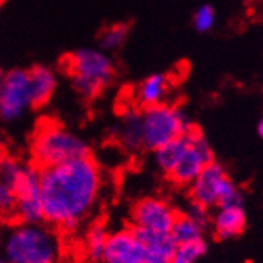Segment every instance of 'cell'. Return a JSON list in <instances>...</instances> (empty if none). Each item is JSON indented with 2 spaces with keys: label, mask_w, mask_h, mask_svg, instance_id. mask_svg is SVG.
<instances>
[{
  "label": "cell",
  "mask_w": 263,
  "mask_h": 263,
  "mask_svg": "<svg viewBox=\"0 0 263 263\" xmlns=\"http://www.w3.org/2000/svg\"><path fill=\"white\" fill-rule=\"evenodd\" d=\"M102 189L100 168L89 155L41 170L44 220L73 231L96 207Z\"/></svg>",
  "instance_id": "obj_1"
},
{
  "label": "cell",
  "mask_w": 263,
  "mask_h": 263,
  "mask_svg": "<svg viewBox=\"0 0 263 263\" xmlns=\"http://www.w3.org/2000/svg\"><path fill=\"white\" fill-rule=\"evenodd\" d=\"M2 250L8 263H57L60 242L49 228L23 223L7 233Z\"/></svg>",
  "instance_id": "obj_2"
},
{
  "label": "cell",
  "mask_w": 263,
  "mask_h": 263,
  "mask_svg": "<svg viewBox=\"0 0 263 263\" xmlns=\"http://www.w3.org/2000/svg\"><path fill=\"white\" fill-rule=\"evenodd\" d=\"M32 158L41 168L55 166L89 155L87 144L55 123H44L34 134Z\"/></svg>",
  "instance_id": "obj_3"
},
{
  "label": "cell",
  "mask_w": 263,
  "mask_h": 263,
  "mask_svg": "<svg viewBox=\"0 0 263 263\" xmlns=\"http://www.w3.org/2000/svg\"><path fill=\"white\" fill-rule=\"evenodd\" d=\"M66 70L71 76L74 89L86 99L97 97L113 78L110 57L92 49L78 50L68 57Z\"/></svg>",
  "instance_id": "obj_4"
},
{
  "label": "cell",
  "mask_w": 263,
  "mask_h": 263,
  "mask_svg": "<svg viewBox=\"0 0 263 263\" xmlns=\"http://www.w3.org/2000/svg\"><path fill=\"white\" fill-rule=\"evenodd\" d=\"M142 145L145 148L162 147L163 144L187 134L194 126L181 108L168 104L147 107L142 113Z\"/></svg>",
  "instance_id": "obj_5"
},
{
  "label": "cell",
  "mask_w": 263,
  "mask_h": 263,
  "mask_svg": "<svg viewBox=\"0 0 263 263\" xmlns=\"http://www.w3.org/2000/svg\"><path fill=\"white\" fill-rule=\"evenodd\" d=\"M192 200L203 207H230V205H242L244 194L234 182L228 178L224 168L210 162L199 176L191 182Z\"/></svg>",
  "instance_id": "obj_6"
},
{
  "label": "cell",
  "mask_w": 263,
  "mask_h": 263,
  "mask_svg": "<svg viewBox=\"0 0 263 263\" xmlns=\"http://www.w3.org/2000/svg\"><path fill=\"white\" fill-rule=\"evenodd\" d=\"M210 162H213V152L209 141L200 131L192 128L186 134L184 152L181 154L175 168L170 171V178L181 186L191 184Z\"/></svg>",
  "instance_id": "obj_7"
},
{
  "label": "cell",
  "mask_w": 263,
  "mask_h": 263,
  "mask_svg": "<svg viewBox=\"0 0 263 263\" xmlns=\"http://www.w3.org/2000/svg\"><path fill=\"white\" fill-rule=\"evenodd\" d=\"M15 213L23 223L36 224L44 220L42 196H41V171L36 166H25L18 179L13 182Z\"/></svg>",
  "instance_id": "obj_8"
},
{
  "label": "cell",
  "mask_w": 263,
  "mask_h": 263,
  "mask_svg": "<svg viewBox=\"0 0 263 263\" xmlns=\"http://www.w3.org/2000/svg\"><path fill=\"white\" fill-rule=\"evenodd\" d=\"M31 107L29 76L25 70H11L0 78V118L13 121Z\"/></svg>",
  "instance_id": "obj_9"
},
{
  "label": "cell",
  "mask_w": 263,
  "mask_h": 263,
  "mask_svg": "<svg viewBox=\"0 0 263 263\" xmlns=\"http://www.w3.org/2000/svg\"><path fill=\"white\" fill-rule=\"evenodd\" d=\"M176 216L175 209L170 203L157 197L142 199L133 209L134 230L155 234H170Z\"/></svg>",
  "instance_id": "obj_10"
},
{
  "label": "cell",
  "mask_w": 263,
  "mask_h": 263,
  "mask_svg": "<svg viewBox=\"0 0 263 263\" xmlns=\"http://www.w3.org/2000/svg\"><path fill=\"white\" fill-rule=\"evenodd\" d=\"M145 247L134 230H120L108 234L100 263H141Z\"/></svg>",
  "instance_id": "obj_11"
},
{
  "label": "cell",
  "mask_w": 263,
  "mask_h": 263,
  "mask_svg": "<svg viewBox=\"0 0 263 263\" xmlns=\"http://www.w3.org/2000/svg\"><path fill=\"white\" fill-rule=\"evenodd\" d=\"M246 228V212L242 205L218 207L213 216V230L221 239H231L239 236Z\"/></svg>",
  "instance_id": "obj_12"
},
{
  "label": "cell",
  "mask_w": 263,
  "mask_h": 263,
  "mask_svg": "<svg viewBox=\"0 0 263 263\" xmlns=\"http://www.w3.org/2000/svg\"><path fill=\"white\" fill-rule=\"evenodd\" d=\"M29 76V96H31V105L39 107L47 102L57 86L55 74L45 66H34Z\"/></svg>",
  "instance_id": "obj_13"
},
{
  "label": "cell",
  "mask_w": 263,
  "mask_h": 263,
  "mask_svg": "<svg viewBox=\"0 0 263 263\" xmlns=\"http://www.w3.org/2000/svg\"><path fill=\"white\" fill-rule=\"evenodd\" d=\"M170 92V79L165 74H152L145 78L136 90L137 102L144 107H154L165 104V99Z\"/></svg>",
  "instance_id": "obj_14"
},
{
  "label": "cell",
  "mask_w": 263,
  "mask_h": 263,
  "mask_svg": "<svg viewBox=\"0 0 263 263\" xmlns=\"http://www.w3.org/2000/svg\"><path fill=\"white\" fill-rule=\"evenodd\" d=\"M118 139L128 151H137L142 147V118L136 110H128L118 124Z\"/></svg>",
  "instance_id": "obj_15"
},
{
  "label": "cell",
  "mask_w": 263,
  "mask_h": 263,
  "mask_svg": "<svg viewBox=\"0 0 263 263\" xmlns=\"http://www.w3.org/2000/svg\"><path fill=\"white\" fill-rule=\"evenodd\" d=\"M184 147H186V134L163 144L162 147L155 148L157 166L162 171H165L166 175H170V171L173 170L175 165L178 163L181 154L184 152Z\"/></svg>",
  "instance_id": "obj_16"
},
{
  "label": "cell",
  "mask_w": 263,
  "mask_h": 263,
  "mask_svg": "<svg viewBox=\"0 0 263 263\" xmlns=\"http://www.w3.org/2000/svg\"><path fill=\"white\" fill-rule=\"evenodd\" d=\"M107 239H108V231L105 224L96 223L89 228L86 239H84V252L89 261L100 263L102 255H104V250H105Z\"/></svg>",
  "instance_id": "obj_17"
},
{
  "label": "cell",
  "mask_w": 263,
  "mask_h": 263,
  "mask_svg": "<svg viewBox=\"0 0 263 263\" xmlns=\"http://www.w3.org/2000/svg\"><path fill=\"white\" fill-rule=\"evenodd\" d=\"M170 236L175 241L176 246L187 244V242H196V241H200V239H202L203 228L199 226L196 221H192L189 216L182 215V216H176L173 226H171Z\"/></svg>",
  "instance_id": "obj_18"
},
{
  "label": "cell",
  "mask_w": 263,
  "mask_h": 263,
  "mask_svg": "<svg viewBox=\"0 0 263 263\" xmlns=\"http://www.w3.org/2000/svg\"><path fill=\"white\" fill-rule=\"evenodd\" d=\"M207 252V244L203 242V239L196 242L179 244L176 246L175 252L171 254V258L168 263H197Z\"/></svg>",
  "instance_id": "obj_19"
},
{
  "label": "cell",
  "mask_w": 263,
  "mask_h": 263,
  "mask_svg": "<svg viewBox=\"0 0 263 263\" xmlns=\"http://www.w3.org/2000/svg\"><path fill=\"white\" fill-rule=\"evenodd\" d=\"M128 36V26L126 25H113L107 28L100 36V45L105 50H117L120 49L124 39Z\"/></svg>",
  "instance_id": "obj_20"
},
{
  "label": "cell",
  "mask_w": 263,
  "mask_h": 263,
  "mask_svg": "<svg viewBox=\"0 0 263 263\" xmlns=\"http://www.w3.org/2000/svg\"><path fill=\"white\" fill-rule=\"evenodd\" d=\"M23 168H25V165H21L18 160L5 157L2 162H0V179L7 182L8 186H13V182L18 179Z\"/></svg>",
  "instance_id": "obj_21"
},
{
  "label": "cell",
  "mask_w": 263,
  "mask_h": 263,
  "mask_svg": "<svg viewBox=\"0 0 263 263\" xmlns=\"http://www.w3.org/2000/svg\"><path fill=\"white\" fill-rule=\"evenodd\" d=\"M215 25V11L210 5H202L194 15V28L199 32H207Z\"/></svg>",
  "instance_id": "obj_22"
},
{
  "label": "cell",
  "mask_w": 263,
  "mask_h": 263,
  "mask_svg": "<svg viewBox=\"0 0 263 263\" xmlns=\"http://www.w3.org/2000/svg\"><path fill=\"white\" fill-rule=\"evenodd\" d=\"M15 203H16V197H15L13 187L0 179V213L2 215L13 213Z\"/></svg>",
  "instance_id": "obj_23"
},
{
  "label": "cell",
  "mask_w": 263,
  "mask_h": 263,
  "mask_svg": "<svg viewBox=\"0 0 263 263\" xmlns=\"http://www.w3.org/2000/svg\"><path fill=\"white\" fill-rule=\"evenodd\" d=\"M186 216H189V218L192 220V221H196L199 226H202L203 230L207 228V224L210 223V213H209V209L207 207H203V205H200V203H197V202H191V205L187 207V210H186V213H184Z\"/></svg>",
  "instance_id": "obj_24"
},
{
  "label": "cell",
  "mask_w": 263,
  "mask_h": 263,
  "mask_svg": "<svg viewBox=\"0 0 263 263\" xmlns=\"http://www.w3.org/2000/svg\"><path fill=\"white\" fill-rule=\"evenodd\" d=\"M5 158V147H4V142L0 141V162Z\"/></svg>",
  "instance_id": "obj_25"
},
{
  "label": "cell",
  "mask_w": 263,
  "mask_h": 263,
  "mask_svg": "<svg viewBox=\"0 0 263 263\" xmlns=\"http://www.w3.org/2000/svg\"><path fill=\"white\" fill-rule=\"evenodd\" d=\"M258 134H260V136L263 134V123H261V121L258 123Z\"/></svg>",
  "instance_id": "obj_26"
},
{
  "label": "cell",
  "mask_w": 263,
  "mask_h": 263,
  "mask_svg": "<svg viewBox=\"0 0 263 263\" xmlns=\"http://www.w3.org/2000/svg\"><path fill=\"white\" fill-rule=\"evenodd\" d=\"M0 263H8V260L4 255H0Z\"/></svg>",
  "instance_id": "obj_27"
},
{
  "label": "cell",
  "mask_w": 263,
  "mask_h": 263,
  "mask_svg": "<svg viewBox=\"0 0 263 263\" xmlns=\"http://www.w3.org/2000/svg\"><path fill=\"white\" fill-rule=\"evenodd\" d=\"M2 216H4V215H2V213H0V224H2Z\"/></svg>",
  "instance_id": "obj_28"
},
{
  "label": "cell",
  "mask_w": 263,
  "mask_h": 263,
  "mask_svg": "<svg viewBox=\"0 0 263 263\" xmlns=\"http://www.w3.org/2000/svg\"><path fill=\"white\" fill-rule=\"evenodd\" d=\"M0 5H2V0H0Z\"/></svg>",
  "instance_id": "obj_29"
},
{
  "label": "cell",
  "mask_w": 263,
  "mask_h": 263,
  "mask_svg": "<svg viewBox=\"0 0 263 263\" xmlns=\"http://www.w3.org/2000/svg\"><path fill=\"white\" fill-rule=\"evenodd\" d=\"M0 78H2V76H0Z\"/></svg>",
  "instance_id": "obj_30"
}]
</instances>
